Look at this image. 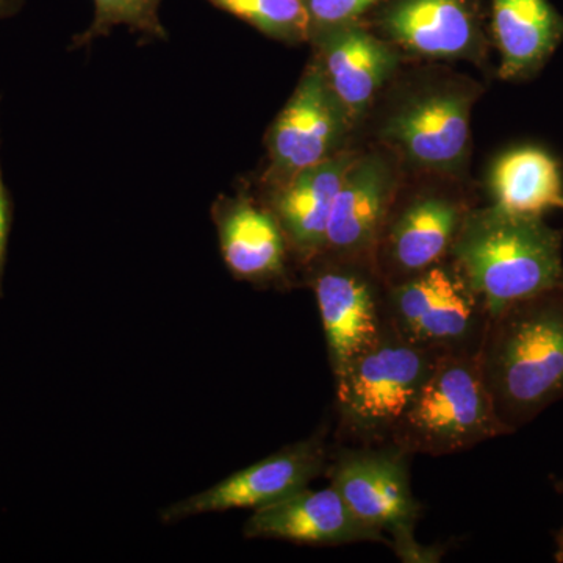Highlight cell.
Instances as JSON below:
<instances>
[{
    "instance_id": "obj_14",
    "label": "cell",
    "mask_w": 563,
    "mask_h": 563,
    "mask_svg": "<svg viewBox=\"0 0 563 563\" xmlns=\"http://www.w3.org/2000/svg\"><path fill=\"white\" fill-rule=\"evenodd\" d=\"M309 43L329 87L358 128L398 76L404 55L362 21L313 31Z\"/></svg>"
},
{
    "instance_id": "obj_21",
    "label": "cell",
    "mask_w": 563,
    "mask_h": 563,
    "mask_svg": "<svg viewBox=\"0 0 563 563\" xmlns=\"http://www.w3.org/2000/svg\"><path fill=\"white\" fill-rule=\"evenodd\" d=\"M162 2L163 0H95V18L90 27L73 40L74 49L109 36L118 25H125L146 38L168 40V33L158 14Z\"/></svg>"
},
{
    "instance_id": "obj_10",
    "label": "cell",
    "mask_w": 563,
    "mask_h": 563,
    "mask_svg": "<svg viewBox=\"0 0 563 563\" xmlns=\"http://www.w3.org/2000/svg\"><path fill=\"white\" fill-rule=\"evenodd\" d=\"M473 203L443 187L399 190L374 254L385 284H396L450 257L455 236Z\"/></svg>"
},
{
    "instance_id": "obj_24",
    "label": "cell",
    "mask_w": 563,
    "mask_h": 563,
    "mask_svg": "<svg viewBox=\"0 0 563 563\" xmlns=\"http://www.w3.org/2000/svg\"><path fill=\"white\" fill-rule=\"evenodd\" d=\"M25 0H0V20L14 16L24 7Z\"/></svg>"
},
{
    "instance_id": "obj_1",
    "label": "cell",
    "mask_w": 563,
    "mask_h": 563,
    "mask_svg": "<svg viewBox=\"0 0 563 563\" xmlns=\"http://www.w3.org/2000/svg\"><path fill=\"white\" fill-rule=\"evenodd\" d=\"M477 361L507 433L562 401L563 288L493 314Z\"/></svg>"
},
{
    "instance_id": "obj_22",
    "label": "cell",
    "mask_w": 563,
    "mask_h": 563,
    "mask_svg": "<svg viewBox=\"0 0 563 563\" xmlns=\"http://www.w3.org/2000/svg\"><path fill=\"white\" fill-rule=\"evenodd\" d=\"M310 18V35L320 29L365 20L383 0H303Z\"/></svg>"
},
{
    "instance_id": "obj_7",
    "label": "cell",
    "mask_w": 563,
    "mask_h": 563,
    "mask_svg": "<svg viewBox=\"0 0 563 563\" xmlns=\"http://www.w3.org/2000/svg\"><path fill=\"white\" fill-rule=\"evenodd\" d=\"M388 322L404 339L439 355L477 357L492 314L453 258L387 285Z\"/></svg>"
},
{
    "instance_id": "obj_15",
    "label": "cell",
    "mask_w": 563,
    "mask_h": 563,
    "mask_svg": "<svg viewBox=\"0 0 563 563\" xmlns=\"http://www.w3.org/2000/svg\"><path fill=\"white\" fill-rule=\"evenodd\" d=\"M222 262L235 279L258 287H288L290 244L269 207L251 192L220 196L211 206Z\"/></svg>"
},
{
    "instance_id": "obj_2",
    "label": "cell",
    "mask_w": 563,
    "mask_h": 563,
    "mask_svg": "<svg viewBox=\"0 0 563 563\" xmlns=\"http://www.w3.org/2000/svg\"><path fill=\"white\" fill-rule=\"evenodd\" d=\"M404 79L395 77L377 113H369L377 146L390 151L402 172L459 179L468 165L470 120L483 88L470 77L439 70Z\"/></svg>"
},
{
    "instance_id": "obj_5",
    "label": "cell",
    "mask_w": 563,
    "mask_h": 563,
    "mask_svg": "<svg viewBox=\"0 0 563 563\" xmlns=\"http://www.w3.org/2000/svg\"><path fill=\"white\" fill-rule=\"evenodd\" d=\"M507 435L485 387L479 361L442 355L391 442L409 454L442 457Z\"/></svg>"
},
{
    "instance_id": "obj_26",
    "label": "cell",
    "mask_w": 563,
    "mask_h": 563,
    "mask_svg": "<svg viewBox=\"0 0 563 563\" xmlns=\"http://www.w3.org/2000/svg\"><path fill=\"white\" fill-rule=\"evenodd\" d=\"M561 209H563V199H562V203H561Z\"/></svg>"
},
{
    "instance_id": "obj_8",
    "label": "cell",
    "mask_w": 563,
    "mask_h": 563,
    "mask_svg": "<svg viewBox=\"0 0 563 563\" xmlns=\"http://www.w3.org/2000/svg\"><path fill=\"white\" fill-rule=\"evenodd\" d=\"M355 129L312 55L298 87L266 132L268 163L261 177L262 191L280 187L302 169L352 150Z\"/></svg>"
},
{
    "instance_id": "obj_23",
    "label": "cell",
    "mask_w": 563,
    "mask_h": 563,
    "mask_svg": "<svg viewBox=\"0 0 563 563\" xmlns=\"http://www.w3.org/2000/svg\"><path fill=\"white\" fill-rule=\"evenodd\" d=\"M11 218H13V203H11L10 191L3 181L2 166H0V288H2L7 246H9Z\"/></svg>"
},
{
    "instance_id": "obj_12",
    "label": "cell",
    "mask_w": 563,
    "mask_h": 563,
    "mask_svg": "<svg viewBox=\"0 0 563 563\" xmlns=\"http://www.w3.org/2000/svg\"><path fill=\"white\" fill-rule=\"evenodd\" d=\"M328 437L329 424H322L301 442L282 448L276 454L233 473L209 490L166 507L163 523L232 509H261L303 490L312 481L324 476L332 451Z\"/></svg>"
},
{
    "instance_id": "obj_17",
    "label": "cell",
    "mask_w": 563,
    "mask_h": 563,
    "mask_svg": "<svg viewBox=\"0 0 563 563\" xmlns=\"http://www.w3.org/2000/svg\"><path fill=\"white\" fill-rule=\"evenodd\" d=\"M357 154V150L344 151L302 169L280 187L262 191V201L279 221L292 258L302 269L321 255L336 192Z\"/></svg>"
},
{
    "instance_id": "obj_6",
    "label": "cell",
    "mask_w": 563,
    "mask_h": 563,
    "mask_svg": "<svg viewBox=\"0 0 563 563\" xmlns=\"http://www.w3.org/2000/svg\"><path fill=\"white\" fill-rule=\"evenodd\" d=\"M410 457L393 442L332 448L324 476L352 514L384 533L406 562H429V551L415 540L421 504L410 484Z\"/></svg>"
},
{
    "instance_id": "obj_9",
    "label": "cell",
    "mask_w": 563,
    "mask_h": 563,
    "mask_svg": "<svg viewBox=\"0 0 563 563\" xmlns=\"http://www.w3.org/2000/svg\"><path fill=\"white\" fill-rule=\"evenodd\" d=\"M303 269L317 298L336 380L387 329V284L372 263L328 255H320Z\"/></svg>"
},
{
    "instance_id": "obj_13",
    "label": "cell",
    "mask_w": 563,
    "mask_h": 563,
    "mask_svg": "<svg viewBox=\"0 0 563 563\" xmlns=\"http://www.w3.org/2000/svg\"><path fill=\"white\" fill-rule=\"evenodd\" d=\"M402 173L401 163L385 147L358 151L336 192L321 255L374 265Z\"/></svg>"
},
{
    "instance_id": "obj_3",
    "label": "cell",
    "mask_w": 563,
    "mask_h": 563,
    "mask_svg": "<svg viewBox=\"0 0 563 563\" xmlns=\"http://www.w3.org/2000/svg\"><path fill=\"white\" fill-rule=\"evenodd\" d=\"M563 233L543 217L499 207H473L466 213L450 257L488 312L563 288Z\"/></svg>"
},
{
    "instance_id": "obj_20",
    "label": "cell",
    "mask_w": 563,
    "mask_h": 563,
    "mask_svg": "<svg viewBox=\"0 0 563 563\" xmlns=\"http://www.w3.org/2000/svg\"><path fill=\"white\" fill-rule=\"evenodd\" d=\"M262 35L285 44L310 41V18L303 0H206Z\"/></svg>"
},
{
    "instance_id": "obj_11",
    "label": "cell",
    "mask_w": 563,
    "mask_h": 563,
    "mask_svg": "<svg viewBox=\"0 0 563 563\" xmlns=\"http://www.w3.org/2000/svg\"><path fill=\"white\" fill-rule=\"evenodd\" d=\"M363 24L401 52L404 58H487L483 0H383Z\"/></svg>"
},
{
    "instance_id": "obj_25",
    "label": "cell",
    "mask_w": 563,
    "mask_h": 563,
    "mask_svg": "<svg viewBox=\"0 0 563 563\" xmlns=\"http://www.w3.org/2000/svg\"><path fill=\"white\" fill-rule=\"evenodd\" d=\"M554 561L558 563H563V526L561 531L555 536V553Z\"/></svg>"
},
{
    "instance_id": "obj_19",
    "label": "cell",
    "mask_w": 563,
    "mask_h": 563,
    "mask_svg": "<svg viewBox=\"0 0 563 563\" xmlns=\"http://www.w3.org/2000/svg\"><path fill=\"white\" fill-rule=\"evenodd\" d=\"M487 188L493 206L512 213L543 217L548 210L561 209V165L542 147H514L493 162Z\"/></svg>"
},
{
    "instance_id": "obj_16",
    "label": "cell",
    "mask_w": 563,
    "mask_h": 563,
    "mask_svg": "<svg viewBox=\"0 0 563 563\" xmlns=\"http://www.w3.org/2000/svg\"><path fill=\"white\" fill-rule=\"evenodd\" d=\"M247 539H276L312 547H343L355 543H383L390 539L358 520L342 496L329 485L321 490L309 487L280 501L255 509L243 528Z\"/></svg>"
},
{
    "instance_id": "obj_18",
    "label": "cell",
    "mask_w": 563,
    "mask_h": 563,
    "mask_svg": "<svg viewBox=\"0 0 563 563\" xmlns=\"http://www.w3.org/2000/svg\"><path fill=\"white\" fill-rule=\"evenodd\" d=\"M490 33L503 80H528L563 41V18L550 0H490Z\"/></svg>"
},
{
    "instance_id": "obj_4",
    "label": "cell",
    "mask_w": 563,
    "mask_h": 563,
    "mask_svg": "<svg viewBox=\"0 0 563 563\" xmlns=\"http://www.w3.org/2000/svg\"><path fill=\"white\" fill-rule=\"evenodd\" d=\"M440 357L388 322L380 339L335 380L336 435L350 444L391 442Z\"/></svg>"
}]
</instances>
